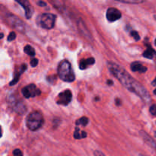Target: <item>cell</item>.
<instances>
[{
	"label": "cell",
	"mask_w": 156,
	"mask_h": 156,
	"mask_svg": "<svg viewBox=\"0 0 156 156\" xmlns=\"http://www.w3.org/2000/svg\"><path fill=\"white\" fill-rule=\"evenodd\" d=\"M107 67L110 72L128 91L139 96L146 103L151 102L150 94L146 88L134 78H132L122 66L115 62H107Z\"/></svg>",
	"instance_id": "6da1fadb"
},
{
	"label": "cell",
	"mask_w": 156,
	"mask_h": 156,
	"mask_svg": "<svg viewBox=\"0 0 156 156\" xmlns=\"http://www.w3.org/2000/svg\"><path fill=\"white\" fill-rule=\"evenodd\" d=\"M0 15L2 19L12 28L20 33H23L25 31V23L15 15L10 12L4 5H0Z\"/></svg>",
	"instance_id": "7a4b0ae2"
},
{
	"label": "cell",
	"mask_w": 156,
	"mask_h": 156,
	"mask_svg": "<svg viewBox=\"0 0 156 156\" xmlns=\"http://www.w3.org/2000/svg\"><path fill=\"white\" fill-rule=\"evenodd\" d=\"M57 73L60 79L66 82H72L75 80V75L72 70L70 62L67 60H62L59 64Z\"/></svg>",
	"instance_id": "3957f363"
},
{
	"label": "cell",
	"mask_w": 156,
	"mask_h": 156,
	"mask_svg": "<svg viewBox=\"0 0 156 156\" xmlns=\"http://www.w3.org/2000/svg\"><path fill=\"white\" fill-rule=\"evenodd\" d=\"M44 120L42 114L39 111H33L26 118V125L31 131L39 129L43 124Z\"/></svg>",
	"instance_id": "277c9868"
},
{
	"label": "cell",
	"mask_w": 156,
	"mask_h": 156,
	"mask_svg": "<svg viewBox=\"0 0 156 156\" xmlns=\"http://www.w3.org/2000/svg\"><path fill=\"white\" fill-rule=\"evenodd\" d=\"M57 16L52 13H43L39 15L37 18V23L42 28L50 30L52 29L56 22Z\"/></svg>",
	"instance_id": "5b68a950"
},
{
	"label": "cell",
	"mask_w": 156,
	"mask_h": 156,
	"mask_svg": "<svg viewBox=\"0 0 156 156\" xmlns=\"http://www.w3.org/2000/svg\"><path fill=\"white\" fill-rule=\"evenodd\" d=\"M21 92L25 98L34 97L40 95L41 93V92L39 89H37L36 85L34 84H31V85H27L25 88H23Z\"/></svg>",
	"instance_id": "8992f818"
},
{
	"label": "cell",
	"mask_w": 156,
	"mask_h": 156,
	"mask_svg": "<svg viewBox=\"0 0 156 156\" xmlns=\"http://www.w3.org/2000/svg\"><path fill=\"white\" fill-rule=\"evenodd\" d=\"M106 18L108 21L114 22L122 18V13L115 8H109L106 12Z\"/></svg>",
	"instance_id": "52a82bcc"
},
{
	"label": "cell",
	"mask_w": 156,
	"mask_h": 156,
	"mask_svg": "<svg viewBox=\"0 0 156 156\" xmlns=\"http://www.w3.org/2000/svg\"><path fill=\"white\" fill-rule=\"evenodd\" d=\"M11 104L14 109V110L18 114H24L27 111L26 106L24 102L20 100H16L15 98H12L11 101Z\"/></svg>",
	"instance_id": "ba28073f"
},
{
	"label": "cell",
	"mask_w": 156,
	"mask_h": 156,
	"mask_svg": "<svg viewBox=\"0 0 156 156\" xmlns=\"http://www.w3.org/2000/svg\"><path fill=\"white\" fill-rule=\"evenodd\" d=\"M72 94L70 90L63 91L58 95L57 104L61 105H68L72 101Z\"/></svg>",
	"instance_id": "9c48e42d"
},
{
	"label": "cell",
	"mask_w": 156,
	"mask_h": 156,
	"mask_svg": "<svg viewBox=\"0 0 156 156\" xmlns=\"http://www.w3.org/2000/svg\"><path fill=\"white\" fill-rule=\"evenodd\" d=\"M17 2L19 3L25 9V18L27 19H30L34 13V9H33V7L30 3V2H28L27 0H18Z\"/></svg>",
	"instance_id": "30bf717a"
},
{
	"label": "cell",
	"mask_w": 156,
	"mask_h": 156,
	"mask_svg": "<svg viewBox=\"0 0 156 156\" xmlns=\"http://www.w3.org/2000/svg\"><path fill=\"white\" fill-rule=\"evenodd\" d=\"M77 26H78V28H79V32L85 37H86L88 40H92V36L91 34V33L89 32V31L88 30L85 24L83 22L82 20L79 19L78 21H77Z\"/></svg>",
	"instance_id": "8fae6325"
},
{
	"label": "cell",
	"mask_w": 156,
	"mask_h": 156,
	"mask_svg": "<svg viewBox=\"0 0 156 156\" xmlns=\"http://www.w3.org/2000/svg\"><path fill=\"white\" fill-rule=\"evenodd\" d=\"M139 134H140L141 137L143 139V140H144L149 146H150L151 147H152V148H154V149H156V142L149 135H148L145 131H142V130H141V131L139 132Z\"/></svg>",
	"instance_id": "7c38bea8"
},
{
	"label": "cell",
	"mask_w": 156,
	"mask_h": 156,
	"mask_svg": "<svg viewBox=\"0 0 156 156\" xmlns=\"http://www.w3.org/2000/svg\"><path fill=\"white\" fill-rule=\"evenodd\" d=\"M131 70L132 72H139L141 73H144L147 71V68L143 66L140 62H132L130 65Z\"/></svg>",
	"instance_id": "4fadbf2b"
},
{
	"label": "cell",
	"mask_w": 156,
	"mask_h": 156,
	"mask_svg": "<svg viewBox=\"0 0 156 156\" xmlns=\"http://www.w3.org/2000/svg\"><path fill=\"white\" fill-rule=\"evenodd\" d=\"M27 69V65L26 64H24V65H21V69H20V71L19 72H16L15 74V76H14V79H13V80L9 83V85H11V86H13V85H15L18 81H19V79H20V76H21V75Z\"/></svg>",
	"instance_id": "5bb4252c"
},
{
	"label": "cell",
	"mask_w": 156,
	"mask_h": 156,
	"mask_svg": "<svg viewBox=\"0 0 156 156\" xmlns=\"http://www.w3.org/2000/svg\"><path fill=\"white\" fill-rule=\"evenodd\" d=\"M95 62V60L93 57H90L88 59H86V60H82L79 64V69H85L88 68V65H94Z\"/></svg>",
	"instance_id": "9a60e30c"
},
{
	"label": "cell",
	"mask_w": 156,
	"mask_h": 156,
	"mask_svg": "<svg viewBox=\"0 0 156 156\" xmlns=\"http://www.w3.org/2000/svg\"><path fill=\"white\" fill-rule=\"evenodd\" d=\"M155 56H156L155 50H154L152 47L147 48V50L143 53V57L148 59H152Z\"/></svg>",
	"instance_id": "2e32d148"
},
{
	"label": "cell",
	"mask_w": 156,
	"mask_h": 156,
	"mask_svg": "<svg viewBox=\"0 0 156 156\" xmlns=\"http://www.w3.org/2000/svg\"><path fill=\"white\" fill-rule=\"evenodd\" d=\"M24 51L27 55H29L31 57L35 56V50L30 45H26L24 48Z\"/></svg>",
	"instance_id": "e0dca14e"
},
{
	"label": "cell",
	"mask_w": 156,
	"mask_h": 156,
	"mask_svg": "<svg viewBox=\"0 0 156 156\" xmlns=\"http://www.w3.org/2000/svg\"><path fill=\"white\" fill-rule=\"evenodd\" d=\"M88 123H89L88 118L86 117H81L80 119H79L77 120L76 125H82V126H87V125L88 124Z\"/></svg>",
	"instance_id": "ac0fdd59"
},
{
	"label": "cell",
	"mask_w": 156,
	"mask_h": 156,
	"mask_svg": "<svg viewBox=\"0 0 156 156\" xmlns=\"http://www.w3.org/2000/svg\"><path fill=\"white\" fill-rule=\"evenodd\" d=\"M117 1L122 3H127V4H140L144 2V1H139V0H117Z\"/></svg>",
	"instance_id": "d6986e66"
},
{
	"label": "cell",
	"mask_w": 156,
	"mask_h": 156,
	"mask_svg": "<svg viewBox=\"0 0 156 156\" xmlns=\"http://www.w3.org/2000/svg\"><path fill=\"white\" fill-rule=\"evenodd\" d=\"M74 138L76 139H82V133H81V132H80V130H79V128H76L75 130V132H74Z\"/></svg>",
	"instance_id": "ffe728a7"
},
{
	"label": "cell",
	"mask_w": 156,
	"mask_h": 156,
	"mask_svg": "<svg viewBox=\"0 0 156 156\" xmlns=\"http://www.w3.org/2000/svg\"><path fill=\"white\" fill-rule=\"evenodd\" d=\"M130 34H131V35L133 37V38H134V40H135L136 41H138V40H140L139 34V33H138L137 31H131Z\"/></svg>",
	"instance_id": "44dd1931"
},
{
	"label": "cell",
	"mask_w": 156,
	"mask_h": 156,
	"mask_svg": "<svg viewBox=\"0 0 156 156\" xmlns=\"http://www.w3.org/2000/svg\"><path fill=\"white\" fill-rule=\"evenodd\" d=\"M16 38V34H15V32H14V31H12V32H11L10 34H9V35L8 36V41H12V40H14Z\"/></svg>",
	"instance_id": "7402d4cb"
},
{
	"label": "cell",
	"mask_w": 156,
	"mask_h": 156,
	"mask_svg": "<svg viewBox=\"0 0 156 156\" xmlns=\"http://www.w3.org/2000/svg\"><path fill=\"white\" fill-rule=\"evenodd\" d=\"M149 111H150V113H151L152 115L156 116V104H152V105L150 107Z\"/></svg>",
	"instance_id": "603a6c76"
},
{
	"label": "cell",
	"mask_w": 156,
	"mask_h": 156,
	"mask_svg": "<svg viewBox=\"0 0 156 156\" xmlns=\"http://www.w3.org/2000/svg\"><path fill=\"white\" fill-rule=\"evenodd\" d=\"M13 155L15 156H23L22 155V152L19 149H16L13 151Z\"/></svg>",
	"instance_id": "cb8c5ba5"
},
{
	"label": "cell",
	"mask_w": 156,
	"mask_h": 156,
	"mask_svg": "<svg viewBox=\"0 0 156 156\" xmlns=\"http://www.w3.org/2000/svg\"><path fill=\"white\" fill-rule=\"evenodd\" d=\"M38 65V60L36 59V58H34L32 59L31 61V65L32 67H36L37 65Z\"/></svg>",
	"instance_id": "d4e9b609"
},
{
	"label": "cell",
	"mask_w": 156,
	"mask_h": 156,
	"mask_svg": "<svg viewBox=\"0 0 156 156\" xmlns=\"http://www.w3.org/2000/svg\"><path fill=\"white\" fill-rule=\"evenodd\" d=\"M94 156H106L104 153H102L101 152L98 151V150H96L94 152Z\"/></svg>",
	"instance_id": "484cf974"
},
{
	"label": "cell",
	"mask_w": 156,
	"mask_h": 156,
	"mask_svg": "<svg viewBox=\"0 0 156 156\" xmlns=\"http://www.w3.org/2000/svg\"><path fill=\"white\" fill-rule=\"evenodd\" d=\"M37 4L39 6H40V7H44V6L47 5V3H46L45 2H43V1H39V2H37Z\"/></svg>",
	"instance_id": "4316f807"
},
{
	"label": "cell",
	"mask_w": 156,
	"mask_h": 156,
	"mask_svg": "<svg viewBox=\"0 0 156 156\" xmlns=\"http://www.w3.org/2000/svg\"><path fill=\"white\" fill-rule=\"evenodd\" d=\"M107 85H112L114 84V82H113V81H112V80H107Z\"/></svg>",
	"instance_id": "83f0119b"
},
{
	"label": "cell",
	"mask_w": 156,
	"mask_h": 156,
	"mask_svg": "<svg viewBox=\"0 0 156 156\" xmlns=\"http://www.w3.org/2000/svg\"><path fill=\"white\" fill-rule=\"evenodd\" d=\"M2 129H1V126H0V138L2 137Z\"/></svg>",
	"instance_id": "f1b7e54d"
},
{
	"label": "cell",
	"mask_w": 156,
	"mask_h": 156,
	"mask_svg": "<svg viewBox=\"0 0 156 156\" xmlns=\"http://www.w3.org/2000/svg\"><path fill=\"white\" fill-rule=\"evenodd\" d=\"M3 36H4V34L1 33V34H0V39H2V38L3 37Z\"/></svg>",
	"instance_id": "f546056e"
},
{
	"label": "cell",
	"mask_w": 156,
	"mask_h": 156,
	"mask_svg": "<svg viewBox=\"0 0 156 156\" xmlns=\"http://www.w3.org/2000/svg\"><path fill=\"white\" fill-rule=\"evenodd\" d=\"M156 84V79H155V81H154V82H153V85H155Z\"/></svg>",
	"instance_id": "4dcf8cb0"
},
{
	"label": "cell",
	"mask_w": 156,
	"mask_h": 156,
	"mask_svg": "<svg viewBox=\"0 0 156 156\" xmlns=\"http://www.w3.org/2000/svg\"><path fill=\"white\" fill-rule=\"evenodd\" d=\"M153 17H154V19H155V20L156 21V15H154Z\"/></svg>",
	"instance_id": "1f68e13d"
},
{
	"label": "cell",
	"mask_w": 156,
	"mask_h": 156,
	"mask_svg": "<svg viewBox=\"0 0 156 156\" xmlns=\"http://www.w3.org/2000/svg\"><path fill=\"white\" fill-rule=\"evenodd\" d=\"M154 92V94H156V89H155V90H154V92Z\"/></svg>",
	"instance_id": "d6a6232c"
},
{
	"label": "cell",
	"mask_w": 156,
	"mask_h": 156,
	"mask_svg": "<svg viewBox=\"0 0 156 156\" xmlns=\"http://www.w3.org/2000/svg\"><path fill=\"white\" fill-rule=\"evenodd\" d=\"M155 45H156V39H155Z\"/></svg>",
	"instance_id": "836d02e7"
}]
</instances>
